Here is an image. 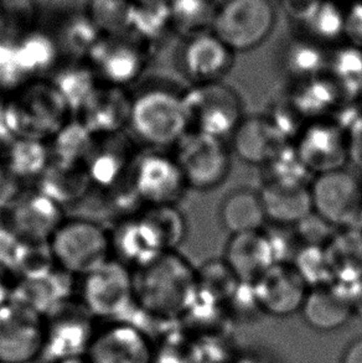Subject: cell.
Returning <instances> with one entry per match:
<instances>
[{
    "instance_id": "obj_1",
    "label": "cell",
    "mask_w": 362,
    "mask_h": 363,
    "mask_svg": "<svg viewBox=\"0 0 362 363\" xmlns=\"http://www.w3.org/2000/svg\"><path fill=\"white\" fill-rule=\"evenodd\" d=\"M133 286L139 311L160 321L175 320L195 301L196 267L177 250L165 252L133 270Z\"/></svg>"
},
{
    "instance_id": "obj_2",
    "label": "cell",
    "mask_w": 362,
    "mask_h": 363,
    "mask_svg": "<svg viewBox=\"0 0 362 363\" xmlns=\"http://www.w3.org/2000/svg\"><path fill=\"white\" fill-rule=\"evenodd\" d=\"M132 92L127 132L139 147L167 150L189 132L184 89L165 79L138 82Z\"/></svg>"
},
{
    "instance_id": "obj_3",
    "label": "cell",
    "mask_w": 362,
    "mask_h": 363,
    "mask_svg": "<svg viewBox=\"0 0 362 363\" xmlns=\"http://www.w3.org/2000/svg\"><path fill=\"white\" fill-rule=\"evenodd\" d=\"M74 116L48 79H35L0 104V145L29 138L48 142Z\"/></svg>"
},
{
    "instance_id": "obj_4",
    "label": "cell",
    "mask_w": 362,
    "mask_h": 363,
    "mask_svg": "<svg viewBox=\"0 0 362 363\" xmlns=\"http://www.w3.org/2000/svg\"><path fill=\"white\" fill-rule=\"evenodd\" d=\"M49 247L56 267L72 277L87 274L112 258L109 230L84 216L65 218Z\"/></svg>"
},
{
    "instance_id": "obj_5",
    "label": "cell",
    "mask_w": 362,
    "mask_h": 363,
    "mask_svg": "<svg viewBox=\"0 0 362 363\" xmlns=\"http://www.w3.org/2000/svg\"><path fill=\"white\" fill-rule=\"evenodd\" d=\"M184 104L189 132L224 140L234 134L245 117L240 94L222 81L187 86L184 89Z\"/></svg>"
},
{
    "instance_id": "obj_6",
    "label": "cell",
    "mask_w": 362,
    "mask_h": 363,
    "mask_svg": "<svg viewBox=\"0 0 362 363\" xmlns=\"http://www.w3.org/2000/svg\"><path fill=\"white\" fill-rule=\"evenodd\" d=\"M79 301L94 319L126 320L136 308L133 270L114 258L79 277Z\"/></svg>"
},
{
    "instance_id": "obj_7",
    "label": "cell",
    "mask_w": 362,
    "mask_h": 363,
    "mask_svg": "<svg viewBox=\"0 0 362 363\" xmlns=\"http://www.w3.org/2000/svg\"><path fill=\"white\" fill-rule=\"evenodd\" d=\"M275 20L270 0H224L216 8L211 31L235 54L245 52L270 38Z\"/></svg>"
},
{
    "instance_id": "obj_8",
    "label": "cell",
    "mask_w": 362,
    "mask_h": 363,
    "mask_svg": "<svg viewBox=\"0 0 362 363\" xmlns=\"http://www.w3.org/2000/svg\"><path fill=\"white\" fill-rule=\"evenodd\" d=\"M152 48L132 34L103 35L87 61L101 84L129 89L144 76Z\"/></svg>"
},
{
    "instance_id": "obj_9",
    "label": "cell",
    "mask_w": 362,
    "mask_h": 363,
    "mask_svg": "<svg viewBox=\"0 0 362 363\" xmlns=\"http://www.w3.org/2000/svg\"><path fill=\"white\" fill-rule=\"evenodd\" d=\"M172 149L189 189L209 191L230 174L231 154L224 139L187 132Z\"/></svg>"
},
{
    "instance_id": "obj_10",
    "label": "cell",
    "mask_w": 362,
    "mask_h": 363,
    "mask_svg": "<svg viewBox=\"0 0 362 363\" xmlns=\"http://www.w3.org/2000/svg\"><path fill=\"white\" fill-rule=\"evenodd\" d=\"M94 318L79 300L60 304L44 318V347L40 359L46 363L82 357L96 335Z\"/></svg>"
},
{
    "instance_id": "obj_11",
    "label": "cell",
    "mask_w": 362,
    "mask_h": 363,
    "mask_svg": "<svg viewBox=\"0 0 362 363\" xmlns=\"http://www.w3.org/2000/svg\"><path fill=\"white\" fill-rule=\"evenodd\" d=\"M129 182L144 207L177 205L189 190L175 157L165 150L142 149Z\"/></svg>"
},
{
    "instance_id": "obj_12",
    "label": "cell",
    "mask_w": 362,
    "mask_h": 363,
    "mask_svg": "<svg viewBox=\"0 0 362 363\" xmlns=\"http://www.w3.org/2000/svg\"><path fill=\"white\" fill-rule=\"evenodd\" d=\"M314 213L335 228L360 227L362 184L346 169L317 175L310 182Z\"/></svg>"
},
{
    "instance_id": "obj_13",
    "label": "cell",
    "mask_w": 362,
    "mask_h": 363,
    "mask_svg": "<svg viewBox=\"0 0 362 363\" xmlns=\"http://www.w3.org/2000/svg\"><path fill=\"white\" fill-rule=\"evenodd\" d=\"M292 144L312 177L341 170L349 162L346 129L331 118L309 122Z\"/></svg>"
},
{
    "instance_id": "obj_14",
    "label": "cell",
    "mask_w": 362,
    "mask_h": 363,
    "mask_svg": "<svg viewBox=\"0 0 362 363\" xmlns=\"http://www.w3.org/2000/svg\"><path fill=\"white\" fill-rule=\"evenodd\" d=\"M235 64V52L212 31L184 38L174 65L177 74L194 84L222 81Z\"/></svg>"
},
{
    "instance_id": "obj_15",
    "label": "cell",
    "mask_w": 362,
    "mask_h": 363,
    "mask_svg": "<svg viewBox=\"0 0 362 363\" xmlns=\"http://www.w3.org/2000/svg\"><path fill=\"white\" fill-rule=\"evenodd\" d=\"M44 347V318L10 300L0 306V363H31Z\"/></svg>"
},
{
    "instance_id": "obj_16",
    "label": "cell",
    "mask_w": 362,
    "mask_h": 363,
    "mask_svg": "<svg viewBox=\"0 0 362 363\" xmlns=\"http://www.w3.org/2000/svg\"><path fill=\"white\" fill-rule=\"evenodd\" d=\"M142 147L127 130L93 135L82 165L93 187L108 189L127 179Z\"/></svg>"
},
{
    "instance_id": "obj_17",
    "label": "cell",
    "mask_w": 362,
    "mask_h": 363,
    "mask_svg": "<svg viewBox=\"0 0 362 363\" xmlns=\"http://www.w3.org/2000/svg\"><path fill=\"white\" fill-rule=\"evenodd\" d=\"M3 223L28 243H48L62 223L64 207L53 201L33 185L5 210Z\"/></svg>"
},
{
    "instance_id": "obj_18",
    "label": "cell",
    "mask_w": 362,
    "mask_h": 363,
    "mask_svg": "<svg viewBox=\"0 0 362 363\" xmlns=\"http://www.w3.org/2000/svg\"><path fill=\"white\" fill-rule=\"evenodd\" d=\"M86 357L89 363H154L152 339L127 320L97 330Z\"/></svg>"
},
{
    "instance_id": "obj_19",
    "label": "cell",
    "mask_w": 362,
    "mask_h": 363,
    "mask_svg": "<svg viewBox=\"0 0 362 363\" xmlns=\"http://www.w3.org/2000/svg\"><path fill=\"white\" fill-rule=\"evenodd\" d=\"M112 258L134 270L150 263L167 250L157 230L142 210L113 223L109 230Z\"/></svg>"
},
{
    "instance_id": "obj_20",
    "label": "cell",
    "mask_w": 362,
    "mask_h": 363,
    "mask_svg": "<svg viewBox=\"0 0 362 363\" xmlns=\"http://www.w3.org/2000/svg\"><path fill=\"white\" fill-rule=\"evenodd\" d=\"M252 285L260 309L274 316H288L302 309L309 291L292 263H275Z\"/></svg>"
},
{
    "instance_id": "obj_21",
    "label": "cell",
    "mask_w": 362,
    "mask_h": 363,
    "mask_svg": "<svg viewBox=\"0 0 362 363\" xmlns=\"http://www.w3.org/2000/svg\"><path fill=\"white\" fill-rule=\"evenodd\" d=\"M131 106L132 92L129 89L99 84L76 118L93 135L122 132L127 130Z\"/></svg>"
},
{
    "instance_id": "obj_22",
    "label": "cell",
    "mask_w": 362,
    "mask_h": 363,
    "mask_svg": "<svg viewBox=\"0 0 362 363\" xmlns=\"http://www.w3.org/2000/svg\"><path fill=\"white\" fill-rule=\"evenodd\" d=\"M222 259L241 283L253 284L277 263L273 245L265 228L231 235Z\"/></svg>"
},
{
    "instance_id": "obj_23",
    "label": "cell",
    "mask_w": 362,
    "mask_h": 363,
    "mask_svg": "<svg viewBox=\"0 0 362 363\" xmlns=\"http://www.w3.org/2000/svg\"><path fill=\"white\" fill-rule=\"evenodd\" d=\"M300 310L313 329L325 333L340 329L355 313L351 286L335 281L312 288Z\"/></svg>"
},
{
    "instance_id": "obj_24",
    "label": "cell",
    "mask_w": 362,
    "mask_h": 363,
    "mask_svg": "<svg viewBox=\"0 0 362 363\" xmlns=\"http://www.w3.org/2000/svg\"><path fill=\"white\" fill-rule=\"evenodd\" d=\"M267 221L293 227L313 212L310 182H263L260 190Z\"/></svg>"
},
{
    "instance_id": "obj_25",
    "label": "cell",
    "mask_w": 362,
    "mask_h": 363,
    "mask_svg": "<svg viewBox=\"0 0 362 363\" xmlns=\"http://www.w3.org/2000/svg\"><path fill=\"white\" fill-rule=\"evenodd\" d=\"M232 147L242 162L263 167L288 144L265 114L247 116L231 135Z\"/></svg>"
},
{
    "instance_id": "obj_26",
    "label": "cell",
    "mask_w": 362,
    "mask_h": 363,
    "mask_svg": "<svg viewBox=\"0 0 362 363\" xmlns=\"http://www.w3.org/2000/svg\"><path fill=\"white\" fill-rule=\"evenodd\" d=\"M34 186L65 208L82 201L92 189V184L82 162L50 159L46 169L35 180Z\"/></svg>"
},
{
    "instance_id": "obj_27",
    "label": "cell",
    "mask_w": 362,
    "mask_h": 363,
    "mask_svg": "<svg viewBox=\"0 0 362 363\" xmlns=\"http://www.w3.org/2000/svg\"><path fill=\"white\" fill-rule=\"evenodd\" d=\"M72 275L59 268L38 278L15 280L11 299L45 318L66 300L71 299Z\"/></svg>"
},
{
    "instance_id": "obj_28",
    "label": "cell",
    "mask_w": 362,
    "mask_h": 363,
    "mask_svg": "<svg viewBox=\"0 0 362 363\" xmlns=\"http://www.w3.org/2000/svg\"><path fill=\"white\" fill-rule=\"evenodd\" d=\"M15 57L20 72L28 82L46 79L62 60L53 34L36 28L19 35Z\"/></svg>"
},
{
    "instance_id": "obj_29",
    "label": "cell",
    "mask_w": 362,
    "mask_h": 363,
    "mask_svg": "<svg viewBox=\"0 0 362 363\" xmlns=\"http://www.w3.org/2000/svg\"><path fill=\"white\" fill-rule=\"evenodd\" d=\"M221 226L231 235L263 230L267 223L260 191L237 187L226 194L219 207Z\"/></svg>"
},
{
    "instance_id": "obj_30",
    "label": "cell",
    "mask_w": 362,
    "mask_h": 363,
    "mask_svg": "<svg viewBox=\"0 0 362 363\" xmlns=\"http://www.w3.org/2000/svg\"><path fill=\"white\" fill-rule=\"evenodd\" d=\"M285 94L308 122L333 118L338 109L345 106L338 91L324 74L289 84Z\"/></svg>"
},
{
    "instance_id": "obj_31",
    "label": "cell",
    "mask_w": 362,
    "mask_h": 363,
    "mask_svg": "<svg viewBox=\"0 0 362 363\" xmlns=\"http://www.w3.org/2000/svg\"><path fill=\"white\" fill-rule=\"evenodd\" d=\"M45 79L64 99L74 117L101 84L87 60L62 59Z\"/></svg>"
},
{
    "instance_id": "obj_32",
    "label": "cell",
    "mask_w": 362,
    "mask_h": 363,
    "mask_svg": "<svg viewBox=\"0 0 362 363\" xmlns=\"http://www.w3.org/2000/svg\"><path fill=\"white\" fill-rule=\"evenodd\" d=\"M334 279L344 284L362 280V228L346 227L336 230L324 245Z\"/></svg>"
},
{
    "instance_id": "obj_33",
    "label": "cell",
    "mask_w": 362,
    "mask_h": 363,
    "mask_svg": "<svg viewBox=\"0 0 362 363\" xmlns=\"http://www.w3.org/2000/svg\"><path fill=\"white\" fill-rule=\"evenodd\" d=\"M324 74L334 84L344 104H358L362 97V49L350 44L338 46L329 52Z\"/></svg>"
},
{
    "instance_id": "obj_34",
    "label": "cell",
    "mask_w": 362,
    "mask_h": 363,
    "mask_svg": "<svg viewBox=\"0 0 362 363\" xmlns=\"http://www.w3.org/2000/svg\"><path fill=\"white\" fill-rule=\"evenodd\" d=\"M328 51L322 45L305 38H297L285 45L279 66L288 79L289 84L313 79L325 72Z\"/></svg>"
},
{
    "instance_id": "obj_35",
    "label": "cell",
    "mask_w": 362,
    "mask_h": 363,
    "mask_svg": "<svg viewBox=\"0 0 362 363\" xmlns=\"http://www.w3.org/2000/svg\"><path fill=\"white\" fill-rule=\"evenodd\" d=\"M0 154L5 164L16 177L34 185L50 162L48 143L29 138H18L3 145Z\"/></svg>"
},
{
    "instance_id": "obj_36",
    "label": "cell",
    "mask_w": 362,
    "mask_h": 363,
    "mask_svg": "<svg viewBox=\"0 0 362 363\" xmlns=\"http://www.w3.org/2000/svg\"><path fill=\"white\" fill-rule=\"evenodd\" d=\"M53 36L62 59L86 60L103 35L84 11L62 20Z\"/></svg>"
},
{
    "instance_id": "obj_37",
    "label": "cell",
    "mask_w": 362,
    "mask_h": 363,
    "mask_svg": "<svg viewBox=\"0 0 362 363\" xmlns=\"http://www.w3.org/2000/svg\"><path fill=\"white\" fill-rule=\"evenodd\" d=\"M196 299L211 305L229 301L241 283L222 258H211L196 267Z\"/></svg>"
},
{
    "instance_id": "obj_38",
    "label": "cell",
    "mask_w": 362,
    "mask_h": 363,
    "mask_svg": "<svg viewBox=\"0 0 362 363\" xmlns=\"http://www.w3.org/2000/svg\"><path fill=\"white\" fill-rule=\"evenodd\" d=\"M93 134L76 117L70 118L48 140L50 159L65 162H82L89 152Z\"/></svg>"
},
{
    "instance_id": "obj_39",
    "label": "cell",
    "mask_w": 362,
    "mask_h": 363,
    "mask_svg": "<svg viewBox=\"0 0 362 363\" xmlns=\"http://www.w3.org/2000/svg\"><path fill=\"white\" fill-rule=\"evenodd\" d=\"M134 0H87L84 13L102 35L129 34Z\"/></svg>"
},
{
    "instance_id": "obj_40",
    "label": "cell",
    "mask_w": 362,
    "mask_h": 363,
    "mask_svg": "<svg viewBox=\"0 0 362 363\" xmlns=\"http://www.w3.org/2000/svg\"><path fill=\"white\" fill-rule=\"evenodd\" d=\"M216 8L212 0H169L172 29L184 38L211 31Z\"/></svg>"
},
{
    "instance_id": "obj_41",
    "label": "cell",
    "mask_w": 362,
    "mask_h": 363,
    "mask_svg": "<svg viewBox=\"0 0 362 363\" xmlns=\"http://www.w3.org/2000/svg\"><path fill=\"white\" fill-rule=\"evenodd\" d=\"M345 21L346 11H343L338 5L323 0L313 14L302 23L307 33L302 38L325 48V45L334 44L345 36Z\"/></svg>"
},
{
    "instance_id": "obj_42",
    "label": "cell",
    "mask_w": 362,
    "mask_h": 363,
    "mask_svg": "<svg viewBox=\"0 0 362 363\" xmlns=\"http://www.w3.org/2000/svg\"><path fill=\"white\" fill-rule=\"evenodd\" d=\"M170 29L172 26L169 0L146 4L136 3L129 34L153 48V45Z\"/></svg>"
},
{
    "instance_id": "obj_43",
    "label": "cell",
    "mask_w": 362,
    "mask_h": 363,
    "mask_svg": "<svg viewBox=\"0 0 362 363\" xmlns=\"http://www.w3.org/2000/svg\"><path fill=\"white\" fill-rule=\"evenodd\" d=\"M142 212L157 230L167 252L177 250V247L185 241L187 222L177 205L144 207Z\"/></svg>"
},
{
    "instance_id": "obj_44",
    "label": "cell",
    "mask_w": 362,
    "mask_h": 363,
    "mask_svg": "<svg viewBox=\"0 0 362 363\" xmlns=\"http://www.w3.org/2000/svg\"><path fill=\"white\" fill-rule=\"evenodd\" d=\"M309 289L335 283L324 247L300 245L290 262Z\"/></svg>"
},
{
    "instance_id": "obj_45",
    "label": "cell",
    "mask_w": 362,
    "mask_h": 363,
    "mask_svg": "<svg viewBox=\"0 0 362 363\" xmlns=\"http://www.w3.org/2000/svg\"><path fill=\"white\" fill-rule=\"evenodd\" d=\"M57 268L48 243L23 242L13 275L15 279H29L48 274Z\"/></svg>"
},
{
    "instance_id": "obj_46",
    "label": "cell",
    "mask_w": 362,
    "mask_h": 363,
    "mask_svg": "<svg viewBox=\"0 0 362 363\" xmlns=\"http://www.w3.org/2000/svg\"><path fill=\"white\" fill-rule=\"evenodd\" d=\"M294 227V235L300 245L324 247L334 236L338 228L329 225L322 217L312 212L309 216L298 222Z\"/></svg>"
},
{
    "instance_id": "obj_47",
    "label": "cell",
    "mask_w": 362,
    "mask_h": 363,
    "mask_svg": "<svg viewBox=\"0 0 362 363\" xmlns=\"http://www.w3.org/2000/svg\"><path fill=\"white\" fill-rule=\"evenodd\" d=\"M30 186L16 177L0 157V212L8 210Z\"/></svg>"
},
{
    "instance_id": "obj_48",
    "label": "cell",
    "mask_w": 362,
    "mask_h": 363,
    "mask_svg": "<svg viewBox=\"0 0 362 363\" xmlns=\"http://www.w3.org/2000/svg\"><path fill=\"white\" fill-rule=\"evenodd\" d=\"M23 241H20L3 221L0 222V267L13 274Z\"/></svg>"
},
{
    "instance_id": "obj_49",
    "label": "cell",
    "mask_w": 362,
    "mask_h": 363,
    "mask_svg": "<svg viewBox=\"0 0 362 363\" xmlns=\"http://www.w3.org/2000/svg\"><path fill=\"white\" fill-rule=\"evenodd\" d=\"M345 38L348 44L362 49V0H355L353 8L346 11Z\"/></svg>"
},
{
    "instance_id": "obj_50",
    "label": "cell",
    "mask_w": 362,
    "mask_h": 363,
    "mask_svg": "<svg viewBox=\"0 0 362 363\" xmlns=\"http://www.w3.org/2000/svg\"><path fill=\"white\" fill-rule=\"evenodd\" d=\"M349 162L362 170V113L348 128Z\"/></svg>"
},
{
    "instance_id": "obj_51",
    "label": "cell",
    "mask_w": 362,
    "mask_h": 363,
    "mask_svg": "<svg viewBox=\"0 0 362 363\" xmlns=\"http://www.w3.org/2000/svg\"><path fill=\"white\" fill-rule=\"evenodd\" d=\"M323 0H282L284 9L299 23H304Z\"/></svg>"
},
{
    "instance_id": "obj_52",
    "label": "cell",
    "mask_w": 362,
    "mask_h": 363,
    "mask_svg": "<svg viewBox=\"0 0 362 363\" xmlns=\"http://www.w3.org/2000/svg\"><path fill=\"white\" fill-rule=\"evenodd\" d=\"M15 280L14 275L9 270L0 267V306L6 304L11 299Z\"/></svg>"
},
{
    "instance_id": "obj_53",
    "label": "cell",
    "mask_w": 362,
    "mask_h": 363,
    "mask_svg": "<svg viewBox=\"0 0 362 363\" xmlns=\"http://www.w3.org/2000/svg\"><path fill=\"white\" fill-rule=\"evenodd\" d=\"M340 363H362V339L353 341L349 346Z\"/></svg>"
},
{
    "instance_id": "obj_54",
    "label": "cell",
    "mask_w": 362,
    "mask_h": 363,
    "mask_svg": "<svg viewBox=\"0 0 362 363\" xmlns=\"http://www.w3.org/2000/svg\"><path fill=\"white\" fill-rule=\"evenodd\" d=\"M350 286H351L355 311L362 313V280L355 284H350Z\"/></svg>"
},
{
    "instance_id": "obj_55",
    "label": "cell",
    "mask_w": 362,
    "mask_h": 363,
    "mask_svg": "<svg viewBox=\"0 0 362 363\" xmlns=\"http://www.w3.org/2000/svg\"><path fill=\"white\" fill-rule=\"evenodd\" d=\"M53 363H89V359L86 356H82V357H72V359H60V361H55Z\"/></svg>"
},
{
    "instance_id": "obj_56",
    "label": "cell",
    "mask_w": 362,
    "mask_h": 363,
    "mask_svg": "<svg viewBox=\"0 0 362 363\" xmlns=\"http://www.w3.org/2000/svg\"><path fill=\"white\" fill-rule=\"evenodd\" d=\"M159 1H168V0H134L137 4H146V3H159Z\"/></svg>"
},
{
    "instance_id": "obj_57",
    "label": "cell",
    "mask_w": 362,
    "mask_h": 363,
    "mask_svg": "<svg viewBox=\"0 0 362 363\" xmlns=\"http://www.w3.org/2000/svg\"><path fill=\"white\" fill-rule=\"evenodd\" d=\"M5 96H6V94H5L4 92H1V91H0V104H1V101L4 99Z\"/></svg>"
},
{
    "instance_id": "obj_58",
    "label": "cell",
    "mask_w": 362,
    "mask_h": 363,
    "mask_svg": "<svg viewBox=\"0 0 362 363\" xmlns=\"http://www.w3.org/2000/svg\"><path fill=\"white\" fill-rule=\"evenodd\" d=\"M360 228H362V222H361V225H360Z\"/></svg>"
}]
</instances>
